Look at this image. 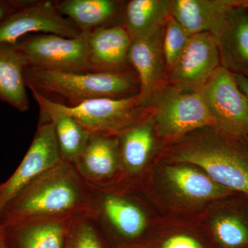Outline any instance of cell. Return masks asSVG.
I'll return each mask as SVG.
<instances>
[{
    "label": "cell",
    "instance_id": "22",
    "mask_svg": "<svg viewBox=\"0 0 248 248\" xmlns=\"http://www.w3.org/2000/svg\"><path fill=\"white\" fill-rule=\"evenodd\" d=\"M29 63L16 46L0 44V100L26 112L29 108L24 69Z\"/></svg>",
    "mask_w": 248,
    "mask_h": 248
},
{
    "label": "cell",
    "instance_id": "19",
    "mask_svg": "<svg viewBox=\"0 0 248 248\" xmlns=\"http://www.w3.org/2000/svg\"><path fill=\"white\" fill-rule=\"evenodd\" d=\"M85 33L91 72L125 71L132 39L123 25L98 28Z\"/></svg>",
    "mask_w": 248,
    "mask_h": 248
},
{
    "label": "cell",
    "instance_id": "18",
    "mask_svg": "<svg viewBox=\"0 0 248 248\" xmlns=\"http://www.w3.org/2000/svg\"><path fill=\"white\" fill-rule=\"evenodd\" d=\"M248 0H172L170 14L191 35L210 32L218 37L232 10Z\"/></svg>",
    "mask_w": 248,
    "mask_h": 248
},
{
    "label": "cell",
    "instance_id": "23",
    "mask_svg": "<svg viewBox=\"0 0 248 248\" xmlns=\"http://www.w3.org/2000/svg\"><path fill=\"white\" fill-rule=\"evenodd\" d=\"M168 0H131L125 5L124 27L132 40L151 35L164 27L170 14Z\"/></svg>",
    "mask_w": 248,
    "mask_h": 248
},
{
    "label": "cell",
    "instance_id": "20",
    "mask_svg": "<svg viewBox=\"0 0 248 248\" xmlns=\"http://www.w3.org/2000/svg\"><path fill=\"white\" fill-rule=\"evenodd\" d=\"M146 248H216L196 217H164L155 222Z\"/></svg>",
    "mask_w": 248,
    "mask_h": 248
},
{
    "label": "cell",
    "instance_id": "3",
    "mask_svg": "<svg viewBox=\"0 0 248 248\" xmlns=\"http://www.w3.org/2000/svg\"><path fill=\"white\" fill-rule=\"evenodd\" d=\"M156 164L139 187L152 203L169 213L168 217H196L216 201L236 194L194 165L162 159Z\"/></svg>",
    "mask_w": 248,
    "mask_h": 248
},
{
    "label": "cell",
    "instance_id": "6",
    "mask_svg": "<svg viewBox=\"0 0 248 248\" xmlns=\"http://www.w3.org/2000/svg\"><path fill=\"white\" fill-rule=\"evenodd\" d=\"M29 89L40 107L41 122L68 115L97 135L117 136L151 113L142 105L138 95L122 99L101 98L67 106L54 102L32 88Z\"/></svg>",
    "mask_w": 248,
    "mask_h": 248
},
{
    "label": "cell",
    "instance_id": "10",
    "mask_svg": "<svg viewBox=\"0 0 248 248\" xmlns=\"http://www.w3.org/2000/svg\"><path fill=\"white\" fill-rule=\"evenodd\" d=\"M31 33L76 38L82 32L74 23L59 12L55 2L19 1L17 9L0 24V44L15 45L18 40Z\"/></svg>",
    "mask_w": 248,
    "mask_h": 248
},
{
    "label": "cell",
    "instance_id": "7",
    "mask_svg": "<svg viewBox=\"0 0 248 248\" xmlns=\"http://www.w3.org/2000/svg\"><path fill=\"white\" fill-rule=\"evenodd\" d=\"M152 115L156 136L170 144L196 130L214 128L200 93L181 92L170 86H166L156 97Z\"/></svg>",
    "mask_w": 248,
    "mask_h": 248
},
{
    "label": "cell",
    "instance_id": "26",
    "mask_svg": "<svg viewBox=\"0 0 248 248\" xmlns=\"http://www.w3.org/2000/svg\"><path fill=\"white\" fill-rule=\"evenodd\" d=\"M65 248H111L93 217L88 214L74 216Z\"/></svg>",
    "mask_w": 248,
    "mask_h": 248
},
{
    "label": "cell",
    "instance_id": "14",
    "mask_svg": "<svg viewBox=\"0 0 248 248\" xmlns=\"http://www.w3.org/2000/svg\"><path fill=\"white\" fill-rule=\"evenodd\" d=\"M164 32V27L151 35L132 40L129 49V63L136 71L140 83L138 96L147 108L166 86L168 73L163 52Z\"/></svg>",
    "mask_w": 248,
    "mask_h": 248
},
{
    "label": "cell",
    "instance_id": "31",
    "mask_svg": "<svg viewBox=\"0 0 248 248\" xmlns=\"http://www.w3.org/2000/svg\"><path fill=\"white\" fill-rule=\"evenodd\" d=\"M120 248H146L143 244L133 245V246H125Z\"/></svg>",
    "mask_w": 248,
    "mask_h": 248
},
{
    "label": "cell",
    "instance_id": "12",
    "mask_svg": "<svg viewBox=\"0 0 248 248\" xmlns=\"http://www.w3.org/2000/svg\"><path fill=\"white\" fill-rule=\"evenodd\" d=\"M216 248H248V196L236 193L196 216Z\"/></svg>",
    "mask_w": 248,
    "mask_h": 248
},
{
    "label": "cell",
    "instance_id": "30",
    "mask_svg": "<svg viewBox=\"0 0 248 248\" xmlns=\"http://www.w3.org/2000/svg\"><path fill=\"white\" fill-rule=\"evenodd\" d=\"M0 248H10L5 238L3 226L0 222Z\"/></svg>",
    "mask_w": 248,
    "mask_h": 248
},
{
    "label": "cell",
    "instance_id": "24",
    "mask_svg": "<svg viewBox=\"0 0 248 248\" xmlns=\"http://www.w3.org/2000/svg\"><path fill=\"white\" fill-rule=\"evenodd\" d=\"M59 12L81 32H87L106 24L118 12L120 2L115 0H64L55 1Z\"/></svg>",
    "mask_w": 248,
    "mask_h": 248
},
{
    "label": "cell",
    "instance_id": "5",
    "mask_svg": "<svg viewBox=\"0 0 248 248\" xmlns=\"http://www.w3.org/2000/svg\"><path fill=\"white\" fill-rule=\"evenodd\" d=\"M27 87L62 96L73 106L101 98L133 97L137 81L125 71L71 73L50 71L28 65L24 69ZM138 95V94H137Z\"/></svg>",
    "mask_w": 248,
    "mask_h": 248
},
{
    "label": "cell",
    "instance_id": "11",
    "mask_svg": "<svg viewBox=\"0 0 248 248\" xmlns=\"http://www.w3.org/2000/svg\"><path fill=\"white\" fill-rule=\"evenodd\" d=\"M61 161L53 122H40L22 162L7 180L0 184V216L19 192Z\"/></svg>",
    "mask_w": 248,
    "mask_h": 248
},
{
    "label": "cell",
    "instance_id": "17",
    "mask_svg": "<svg viewBox=\"0 0 248 248\" xmlns=\"http://www.w3.org/2000/svg\"><path fill=\"white\" fill-rule=\"evenodd\" d=\"M73 217H34L0 222L10 248H65Z\"/></svg>",
    "mask_w": 248,
    "mask_h": 248
},
{
    "label": "cell",
    "instance_id": "21",
    "mask_svg": "<svg viewBox=\"0 0 248 248\" xmlns=\"http://www.w3.org/2000/svg\"><path fill=\"white\" fill-rule=\"evenodd\" d=\"M217 38L221 66L248 79V1L232 10Z\"/></svg>",
    "mask_w": 248,
    "mask_h": 248
},
{
    "label": "cell",
    "instance_id": "13",
    "mask_svg": "<svg viewBox=\"0 0 248 248\" xmlns=\"http://www.w3.org/2000/svg\"><path fill=\"white\" fill-rule=\"evenodd\" d=\"M219 66L218 38L210 32L194 34L168 75L170 86L181 92H198Z\"/></svg>",
    "mask_w": 248,
    "mask_h": 248
},
{
    "label": "cell",
    "instance_id": "4",
    "mask_svg": "<svg viewBox=\"0 0 248 248\" xmlns=\"http://www.w3.org/2000/svg\"><path fill=\"white\" fill-rule=\"evenodd\" d=\"M152 204L139 186L121 182L94 188L90 215L111 248L143 244L156 222Z\"/></svg>",
    "mask_w": 248,
    "mask_h": 248
},
{
    "label": "cell",
    "instance_id": "8",
    "mask_svg": "<svg viewBox=\"0 0 248 248\" xmlns=\"http://www.w3.org/2000/svg\"><path fill=\"white\" fill-rule=\"evenodd\" d=\"M214 122V128L248 143V97L231 72L219 66L198 91Z\"/></svg>",
    "mask_w": 248,
    "mask_h": 248
},
{
    "label": "cell",
    "instance_id": "28",
    "mask_svg": "<svg viewBox=\"0 0 248 248\" xmlns=\"http://www.w3.org/2000/svg\"><path fill=\"white\" fill-rule=\"evenodd\" d=\"M19 1H5L0 0V24L5 17L17 9Z\"/></svg>",
    "mask_w": 248,
    "mask_h": 248
},
{
    "label": "cell",
    "instance_id": "2",
    "mask_svg": "<svg viewBox=\"0 0 248 248\" xmlns=\"http://www.w3.org/2000/svg\"><path fill=\"white\" fill-rule=\"evenodd\" d=\"M161 159L194 165L219 185L248 196V143L213 127L172 143Z\"/></svg>",
    "mask_w": 248,
    "mask_h": 248
},
{
    "label": "cell",
    "instance_id": "15",
    "mask_svg": "<svg viewBox=\"0 0 248 248\" xmlns=\"http://www.w3.org/2000/svg\"><path fill=\"white\" fill-rule=\"evenodd\" d=\"M122 182L139 186L154 165L156 136L152 112L133 127L117 135Z\"/></svg>",
    "mask_w": 248,
    "mask_h": 248
},
{
    "label": "cell",
    "instance_id": "29",
    "mask_svg": "<svg viewBox=\"0 0 248 248\" xmlns=\"http://www.w3.org/2000/svg\"><path fill=\"white\" fill-rule=\"evenodd\" d=\"M239 89L248 97V79L243 76H234Z\"/></svg>",
    "mask_w": 248,
    "mask_h": 248
},
{
    "label": "cell",
    "instance_id": "1",
    "mask_svg": "<svg viewBox=\"0 0 248 248\" xmlns=\"http://www.w3.org/2000/svg\"><path fill=\"white\" fill-rule=\"evenodd\" d=\"M94 194V187L75 167L62 161L19 192L5 208L0 221L91 215Z\"/></svg>",
    "mask_w": 248,
    "mask_h": 248
},
{
    "label": "cell",
    "instance_id": "9",
    "mask_svg": "<svg viewBox=\"0 0 248 248\" xmlns=\"http://www.w3.org/2000/svg\"><path fill=\"white\" fill-rule=\"evenodd\" d=\"M15 46L31 66L50 71L91 72L85 32L76 38L53 34H34L22 37Z\"/></svg>",
    "mask_w": 248,
    "mask_h": 248
},
{
    "label": "cell",
    "instance_id": "16",
    "mask_svg": "<svg viewBox=\"0 0 248 248\" xmlns=\"http://www.w3.org/2000/svg\"><path fill=\"white\" fill-rule=\"evenodd\" d=\"M75 169L80 177L94 188H107L122 182L117 136L92 134Z\"/></svg>",
    "mask_w": 248,
    "mask_h": 248
},
{
    "label": "cell",
    "instance_id": "27",
    "mask_svg": "<svg viewBox=\"0 0 248 248\" xmlns=\"http://www.w3.org/2000/svg\"><path fill=\"white\" fill-rule=\"evenodd\" d=\"M191 35L169 14L165 24L163 38V52L168 75L177 64L188 44Z\"/></svg>",
    "mask_w": 248,
    "mask_h": 248
},
{
    "label": "cell",
    "instance_id": "25",
    "mask_svg": "<svg viewBox=\"0 0 248 248\" xmlns=\"http://www.w3.org/2000/svg\"><path fill=\"white\" fill-rule=\"evenodd\" d=\"M48 122H53L55 127L62 161L75 167L86 150L92 133L70 116H57Z\"/></svg>",
    "mask_w": 248,
    "mask_h": 248
}]
</instances>
